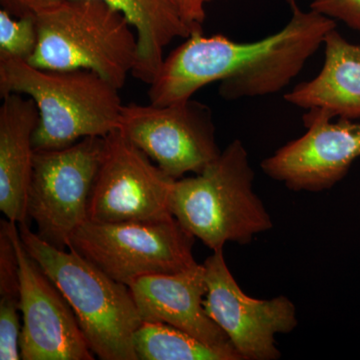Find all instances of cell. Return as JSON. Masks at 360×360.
Returning <instances> with one entry per match:
<instances>
[{
	"label": "cell",
	"mask_w": 360,
	"mask_h": 360,
	"mask_svg": "<svg viewBox=\"0 0 360 360\" xmlns=\"http://www.w3.org/2000/svg\"><path fill=\"white\" fill-rule=\"evenodd\" d=\"M120 90L91 70H51L20 59L0 60V96L34 101L39 122L34 150L59 149L89 136L105 137L120 127Z\"/></svg>",
	"instance_id": "cell-1"
},
{
	"label": "cell",
	"mask_w": 360,
	"mask_h": 360,
	"mask_svg": "<svg viewBox=\"0 0 360 360\" xmlns=\"http://www.w3.org/2000/svg\"><path fill=\"white\" fill-rule=\"evenodd\" d=\"M18 231L26 251L70 303L94 354L103 360H139L134 340L142 319L129 286L72 248L46 243L27 222Z\"/></svg>",
	"instance_id": "cell-2"
},
{
	"label": "cell",
	"mask_w": 360,
	"mask_h": 360,
	"mask_svg": "<svg viewBox=\"0 0 360 360\" xmlns=\"http://www.w3.org/2000/svg\"><path fill=\"white\" fill-rule=\"evenodd\" d=\"M253 181L248 150L236 139L200 174L175 180L172 215L213 251L227 243L248 245L274 226Z\"/></svg>",
	"instance_id": "cell-3"
},
{
	"label": "cell",
	"mask_w": 360,
	"mask_h": 360,
	"mask_svg": "<svg viewBox=\"0 0 360 360\" xmlns=\"http://www.w3.org/2000/svg\"><path fill=\"white\" fill-rule=\"evenodd\" d=\"M39 44L28 63L51 70H91L118 89L137 61L136 32L101 0H65L35 15Z\"/></svg>",
	"instance_id": "cell-4"
},
{
	"label": "cell",
	"mask_w": 360,
	"mask_h": 360,
	"mask_svg": "<svg viewBox=\"0 0 360 360\" xmlns=\"http://www.w3.org/2000/svg\"><path fill=\"white\" fill-rule=\"evenodd\" d=\"M194 240L176 219L153 222L86 220L71 236L68 248L129 286L141 276L193 269L198 264L193 255Z\"/></svg>",
	"instance_id": "cell-5"
},
{
	"label": "cell",
	"mask_w": 360,
	"mask_h": 360,
	"mask_svg": "<svg viewBox=\"0 0 360 360\" xmlns=\"http://www.w3.org/2000/svg\"><path fill=\"white\" fill-rule=\"evenodd\" d=\"M105 137H84L72 146L34 150L27 217L37 234L59 250L89 220L90 193L105 151Z\"/></svg>",
	"instance_id": "cell-6"
},
{
	"label": "cell",
	"mask_w": 360,
	"mask_h": 360,
	"mask_svg": "<svg viewBox=\"0 0 360 360\" xmlns=\"http://www.w3.org/2000/svg\"><path fill=\"white\" fill-rule=\"evenodd\" d=\"M118 130L176 180L187 172L200 174L221 153L212 110L191 98L168 105H123Z\"/></svg>",
	"instance_id": "cell-7"
},
{
	"label": "cell",
	"mask_w": 360,
	"mask_h": 360,
	"mask_svg": "<svg viewBox=\"0 0 360 360\" xmlns=\"http://www.w3.org/2000/svg\"><path fill=\"white\" fill-rule=\"evenodd\" d=\"M105 151L90 193L87 214L96 222L165 221L174 179L116 129L105 136Z\"/></svg>",
	"instance_id": "cell-8"
},
{
	"label": "cell",
	"mask_w": 360,
	"mask_h": 360,
	"mask_svg": "<svg viewBox=\"0 0 360 360\" xmlns=\"http://www.w3.org/2000/svg\"><path fill=\"white\" fill-rule=\"evenodd\" d=\"M203 266L205 311L226 333L241 359H281L276 335L290 333L297 326L295 303L284 295L257 300L246 295L227 266L224 250L213 251Z\"/></svg>",
	"instance_id": "cell-9"
},
{
	"label": "cell",
	"mask_w": 360,
	"mask_h": 360,
	"mask_svg": "<svg viewBox=\"0 0 360 360\" xmlns=\"http://www.w3.org/2000/svg\"><path fill=\"white\" fill-rule=\"evenodd\" d=\"M13 236L20 262V347L22 360H94L70 303L26 251L16 222Z\"/></svg>",
	"instance_id": "cell-10"
},
{
	"label": "cell",
	"mask_w": 360,
	"mask_h": 360,
	"mask_svg": "<svg viewBox=\"0 0 360 360\" xmlns=\"http://www.w3.org/2000/svg\"><path fill=\"white\" fill-rule=\"evenodd\" d=\"M333 118L321 110L303 116L307 131L262 161L265 174L291 191H326L340 182L360 158V122Z\"/></svg>",
	"instance_id": "cell-11"
},
{
	"label": "cell",
	"mask_w": 360,
	"mask_h": 360,
	"mask_svg": "<svg viewBox=\"0 0 360 360\" xmlns=\"http://www.w3.org/2000/svg\"><path fill=\"white\" fill-rule=\"evenodd\" d=\"M290 20L281 32L270 35L269 44L243 68L220 82L225 101L276 94L297 77L305 63L323 44L335 21L310 9L303 11L297 0H286Z\"/></svg>",
	"instance_id": "cell-12"
},
{
	"label": "cell",
	"mask_w": 360,
	"mask_h": 360,
	"mask_svg": "<svg viewBox=\"0 0 360 360\" xmlns=\"http://www.w3.org/2000/svg\"><path fill=\"white\" fill-rule=\"evenodd\" d=\"M266 39L236 42L224 35L193 32L167 58L149 84V103L155 105L188 101L205 85L221 82L240 70L269 44Z\"/></svg>",
	"instance_id": "cell-13"
},
{
	"label": "cell",
	"mask_w": 360,
	"mask_h": 360,
	"mask_svg": "<svg viewBox=\"0 0 360 360\" xmlns=\"http://www.w3.org/2000/svg\"><path fill=\"white\" fill-rule=\"evenodd\" d=\"M142 321L168 324L215 349L239 355L226 333L205 311L203 264L177 274H150L129 284Z\"/></svg>",
	"instance_id": "cell-14"
},
{
	"label": "cell",
	"mask_w": 360,
	"mask_h": 360,
	"mask_svg": "<svg viewBox=\"0 0 360 360\" xmlns=\"http://www.w3.org/2000/svg\"><path fill=\"white\" fill-rule=\"evenodd\" d=\"M0 108V210L16 224L27 222L33 134L39 122L34 101L25 94L4 97Z\"/></svg>",
	"instance_id": "cell-15"
},
{
	"label": "cell",
	"mask_w": 360,
	"mask_h": 360,
	"mask_svg": "<svg viewBox=\"0 0 360 360\" xmlns=\"http://www.w3.org/2000/svg\"><path fill=\"white\" fill-rule=\"evenodd\" d=\"M324 63L319 75L284 96L288 103L317 110L330 118L360 120V45L335 30L326 34Z\"/></svg>",
	"instance_id": "cell-16"
},
{
	"label": "cell",
	"mask_w": 360,
	"mask_h": 360,
	"mask_svg": "<svg viewBox=\"0 0 360 360\" xmlns=\"http://www.w3.org/2000/svg\"><path fill=\"white\" fill-rule=\"evenodd\" d=\"M122 14L137 35V61L132 75L146 84L162 65L163 51L172 40L202 32L187 25L176 0H101Z\"/></svg>",
	"instance_id": "cell-17"
},
{
	"label": "cell",
	"mask_w": 360,
	"mask_h": 360,
	"mask_svg": "<svg viewBox=\"0 0 360 360\" xmlns=\"http://www.w3.org/2000/svg\"><path fill=\"white\" fill-rule=\"evenodd\" d=\"M139 360H241L215 349L188 333L160 322L142 321L134 335Z\"/></svg>",
	"instance_id": "cell-18"
},
{
	"label": "cell",
	"mask_w": 360,
	"mask_h": 360,
	"mask_svg": "<svg viewBox=\"0 0 360 360\" xmlns=\"http://www.w3.org/2000/svg\"><path fill=\"white\" fill-rule=\"evenodd\" d=\"M39 44L35 16L14 18L0 11V60L20 59L30 61Z\"/></svg>",
	"instance_id": "cell-19"
},
{
	"label": "cell",
	"mask_w": 360,
	"mask_h": 360,
	"mask_svg": "<svg viewBox=\"0 0 360 360\" xmlns=\"http://www.w3.org/2000/svg\"><path fill=\"white\" fill-rule=\"evenodd\" d=\"M0 295L20 300V262L14 245L13 221H0Z\"/></svg>",
	"instance_id": "cell-20"
},
{
	"label": "cell",
	"mask_w": 360,
	"mask_h": 360,
	"mask_svg": "<svg viewBox=\"0 0 360 360\" xmlns=\"http://www.w3.org/2000/svg\"><path fill=\"white\" fill-rule=\"evenodd\" d=\"M20 302L18 298L0 300V359H21L20 340L21 329Z\"/></svg>",
	"instance_id": "cell-21"
},
{
	"label": "cell",
	"mask_w": 360,
	"mask_h": 360,
	"mask_svg": "<svg viewBox=\"0 0 360 360\" xmlns=\"http://www.w3.org/2000/svg\"><path fill=\"white\" fill-rule=\"evenodd\" d=\"M310 9L360 30V0H314Z\"/></svg>",
	"instance_id": "cell-22"
},
{
	"label": "cell",
	"mask_w": 360,
	"mask_h": 360,
	"mask_svg": "<svg viewBox=\"0 0 360 360\" xmlns=\"http://www.w3.org/2000/svg\"><path fill=\"white\" fill-rule=\"evenodd\" d=\"M63 1L65 0H0L2 9L18 18L37 15Z\"/></svg>",
	"instance_id": "cell-23"
},
{
	"label": "cell",
	"mask_w": 360,
	"mask_h": 360,
	"mask_svg": "<svg viewBox=\"0 0 360 360\" xmlns=\"http://www.w3.org/2000/svg\"><path fill=\"white\" fill-rule=\"evenodd\" d=\"M212 1L213 0H176V4L187 25L202 30V25L206 20L205 6Z\"/></svg>",
	"instance_id": "cell-24"
}]
</instances>
